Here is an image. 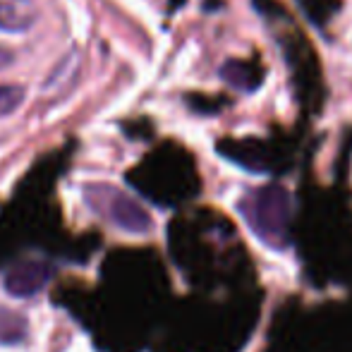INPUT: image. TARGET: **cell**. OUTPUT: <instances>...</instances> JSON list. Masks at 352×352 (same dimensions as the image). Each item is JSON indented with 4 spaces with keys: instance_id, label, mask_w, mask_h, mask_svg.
<instances>
[{
    "instance_id": "2",
    "label": "cell",
    "mask_w": 352,
    "mask_h": 352,
    "mask_svg": "<svg viewBox=\"0 0 352 352\" xmlns=\"http://www.w3.org/2000/svg\"><path fill=\"white\" fill-rule=\"evenodd\" d=\"M94 192L101 197V206L106 209V213L111 216V221L116 223L118 228H122V230H127V232H137V235L146 232L148 228H151L148 213L127 195H122V192H118V190H111V187H106V185L96 187Z\"/></svg>"
},
{
    "instance_id": "5",
    "label": "cell",
    "mask_w": 352,
    "mask_h": 352,
    "mask_svg": "<svg viewBox=\"0 0 352 352\" xmlns=\"http://www.w3.org/2000/svg\"><path fill=\"white\" fill-rule=\"evenodd\" d=\"M221 77L226 79L230 87L242 89V91H252V89H256V84H259L256 72L252 70L247 63H240V60H228L226 65L221 67Z\"/></svg>"
},
{
    "instance_id": "4",
    "label": "cell",
    "mask_w": 352,
    "mask_h": 352,
    "mask_svg": "<svg viewBox=\"0 0 352 352\" xmlns=\"http://www.w3.org/2000/svg\"><path fill=\"white\" fill-rule=\"evenodd\" d=\"M38 10L32 0H0V32L22 34L36 24Z\"/></svg>"
},
{
    "instance_id": "1",
    "label": "cell",
    "mask_w": 352,
    "mask_h": 352,
    "mask_svg": "<svg viewBox=\"0 0 352 352\" xmlns=\"http://www.w3.org/2000/svg\"><path fill=\"white\" fill-rule=\"evenodd\" d=\"M240 209L247 213V221L252 223L256 235L274 247H280V237L285 235L287 216H290V199L285 190L276 185L264 187L254 192Z\"/></svg>"
},
{
    "instance_id": "7",
    "label": "cell",
    "mask_w": 352,
    "mask_h": 352,
    "mask_svg": "<svg viewBox=\"0 0 352 352\" xmlns=\"http://www.w3.org/2000/svg\"><path fill=\"white\" fill-rule=\"evenodd\" d=\"M12 60H14V56L8 51V48H0V70L3 67H8V65H12Z\"/></svg>"
},
{
    "instance_id": "3",
    "label": "cell",
    "mask_w": 352,
    "mask_h": 352,
    "mask_svg": "<svg viewBox=\"0 0 352 352\" xmlns=\"http://www.w3.org/2000/svg\"><path fill=\"white\" fill-rule=\"evenodd\" d=\"M48 278H51V269L38 261H24V264L14 266L8 276H5V290L12 297H34L46 287Z\"/></svg>"
},
{
    "instance_id": "6",
    "label": "cell",
    "mask_w": 352,
    "mask_h": 352,
    "mask_svg": "<svg viewBox=\"0 0 352 352\" xmlns=\"http://www.w3.org/2000/svg\"><path fill=\"white\" fill-rule=\"evenodd\" d=\"M27 98V89L19 84H0V118L12 116Z\"/></svg>"
}]
</instances>
